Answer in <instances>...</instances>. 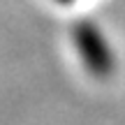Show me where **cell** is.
Here are the masks:
<instances>
[{
	"instance_id": "obj_1",
	"label": "cell",
	"mask_w": 125,
	"mask_h": 125,
	"mask_svg": "<svg viewBox=\"0 0 125 125\" xmlns=\"http://www.w3.org/2000/svg\"><path fill=\"white\" fill-rule=\"evenodd\" d=\"M72 44L81 58V65L86 72L97 79H107L116 70V53L109 44L107 35L100 30L95 21L81 19L72 28Z\"/></svg>"
},
{
	"instance_id": "obj_2",
	"label": "cell",
	"mask_w": 125,
	"mask_h": 125,
	"mask_svg": "<svg viewBox=\"0 0 125 125\" xmlns=\"http://www.w3.org/2000/svg\"><path fill=\"white\" fill-rule=\"evenodd\" d=\"M53 2H58V5H62V7H67V5H72L74 0H53Z\"/></svg>"
}]
</instances>
